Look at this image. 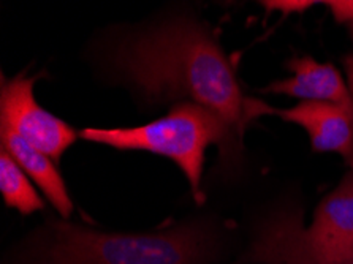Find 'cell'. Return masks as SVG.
I'll return each instance as SVG.
<instances>
[{"label": "cell", "mask_w": 353, "mask_h": 264, "mask_svg": "<svg viewBox=\"0 0 353 264\" xmlns=\"http://www.w3.org/2000/svg\"><path fill=\"white\" fill-rule=\"evenodd\" d=\"M111 67L149 101L183 100L210 110L233 145L250 122V100L212 34L195 21L176 19L122 39Z\"/></svg>", "instance_id": "obj_1"}, {"label": "cell", "mask_w": 353, "mask_h": 264, "mask_svg": "<svg viewBox=\"0 0 353 264\" xmlns=\"http://www.w3.org/2000/svg\"><path fill=\"white\" fill-rule=\"evenodd\" d=\"M214 255V233L201 223L121 234L52 222L26 245L19 264H212Z\"/></svg>", "instance_id": "obj_2"}, {"label": "cell", "mask_w": 353, "mask_h": 264, "mask_svg": "<svg viewBox=\"0 0 353 264\" xmlns=\"http://www.w3.org/2000/svg\"><path fill=\"white\" fill-rule=\"evenodd\" d=\"M81 138L119 150H146L179 166L198 203L203 201L201 174L205 152L211 144L228 155L232 141L219 117L206 108L178 101L167 116L140 127L84 128Z\"/></svg>", "instance_id": "obj_3"}, {"label": "cell", "mask_w": 353, "mask_h": 264, "mask_svg": "<svg viewBox=\"0 0 353 264\" xmlns=\"http://www.w3.org/2000/svg\"><path fill=\"white\" fill-rule=\"evenodd\" d=\"M37 77L19 73L2 81L0 92V123L8 125L35 149L52 160H59L77 141V132L39 105L34 88Z\"/></svg>", "instance_id": "obj_4"}, {"label": "cell", "mask_w": 353, "mask_h": 264, "mask_svg": "<svg viewBox=\"0 0 353 264\" xmlns=\"http://www.w3.org/2000/svg\"><path fill=\"white\" fill-rule=\"evenodd\" d=\"M250 121L260 116H279L307 132L317 152H338L353 165V101H301L290 110H274L263 101L250 100Z\"/></svg>", "instance_id": "obj_5"}, {"label": "cell", "mask_w": 353, "mask_h": 264, "mask_svg": "<svg viewBox=\"0 0 353 264\" xmlns=\"http://www.w3.org/2000/svg\"><path fill=\"white\" fill-rule=\"evenodd\" d=\"M293 77L276 81L265 92L301 99L303 101H353L341 73L330 63H319L312 57H295L288 62Z\"/></svg>", "instance_id": "obj_6"}, {"label": "cell", "mask_w": 353, "mask_h": 264, "mask_svg": "<svg viewBox=\"0 0 353 264\" xmlns=\"http://www.w3.org/2000/svg\"><path fill=\"white\" fill-rule=\"evenodd\" d=\"M0 138H2V149L7 150L16 163L24 170L26 174L41 188L52 206L57 209V212L65 219L70 217L73 203L68 196L65 182H63L61 172L57 171L52 159L24 141L19 134H16L12 128L3 123H0Z\"/></svg>", "instance_id": "obj_7"}, {"label": "cell", "mask_w": 353, "mask_h": 264, "mask_svg": "<svg viewBox=\"0 0 353 264\" xmlns=\"http://www.w3.org/2000/svg\"><path fill=\"white\" fill-rule=\"evenodd\" d=\"M0 192L5 204L21 214H32L43 209L41 198L30 184L29 176L5 149L0 152Z\"/></svg>", "instance_id": "obj_8"}, {"label": "cell", "mask_w": 353, "mask_h": 264, "mask_svg": "<svg viewBox=\"0 0 353 264\" xmlns=\"http://www.w3.org/2000/svg\"><path fill=\"white\" fill-rule=\"evenodd\" d=\"M266 10H274V12H282L283 16L290 13H301L309 7H312L314 2H303V0H276V2H263L261 3Z\"/></svg>", "instance_id": "obj_9"}, {"label": "cell", "mask_w": 353, "mask_h": 264, "mask_svg": "<svg viewBox=\"0 0 353 264\" xmlns=\"http://www.w3.org/2000/svg\"><path fill=\"white\" fill-rule=\"evenodd\" d=\"M325 5H328L339 23L353 24V0H330Z\"/></svg>", "instance_id": "obj_10"}, {"label": "cell", "mask_w": 353, "mask_h": 264, "mask_svg": "<svg viewBox=\"0 0 353 264\" xmlns=\"http://www.w3.org/2000/svg\"><path fill=\"white\" fill-rule=\"evenodd\" d=\"M344 65H345L347 78H349V85H350V90H352V99H353V56L345 57Z\"/></svg>", "instance_id": "obj_11"}]
</instances>
